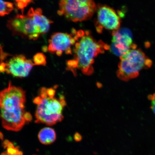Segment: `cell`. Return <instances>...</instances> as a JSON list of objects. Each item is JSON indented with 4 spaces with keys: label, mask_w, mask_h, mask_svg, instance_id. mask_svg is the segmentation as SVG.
Listing matches in <instances>:
<instances>
[{
    "label": "cell",
    "mask_w": 155,
    "mask_h": 155,
    "mask_svg": "<svg viewBox=\"0 0 155 155\" xmlns=\"http://www.w3.org/2000/svg\"><path fill=\"white\" fill-rule=\"evenodd\" d=\"M26 92L20 87H8L0 92V110L2 124L4 128L18 131L26 123L24 116Z\"/></svg>",
    "instance_id": "6da1fadb"
},
{
    "label": "cell",
    "mask_w": 155,
    "mask_h": 155,
    "mask_svg": "<svg viewBox=\"0 0 155 155\" xmlns=\"http://www.w3.org/2000/svg\"><path fill=\"white\" fill-rule=\"evenodd\" d=\"M80 31V35L73 48V59L67 62V69L81 70L84 75H92L94 72L93 64L94 58L105 50H110V46L102 40H97L89 31Z\"/></svg>",
    "instance_id": "7a4b0ae2"
},
{
    "label": "cell",
    "mask_w": 155,
    "mask_h": 155,
    "mask_svg": "<svg viewBox=\"0 0 155 155\" xmlns=\"http://www.w3.org/2000/svg\"><path fill=\"white\" fill-rule=\"evenodd\" d=\"M117 75L121 80L127 81L138 76L142 70L152 66V62L141 49H131L120 57Z\"/></svg>",
    "instance_id": "3957f363"
},
{
    "label": "cell",
    "mask_w": 155,
    "mask_h": 155,
    "mask_svg": "<svg viewBox=\"0 0 155 155\" xmlns=\"http://www.w3.org/2000/svg\"><path fill=\"white\" fill-rule=\"evenodd\" d=\"M94 0H60L58 14L74 22L90 19L97 11Z\"/></svg>",
    "instance_id": "277c9868"
},
{
    "label": "cell",
    "mask_w": 155,
    "mask_h": 155,
    "mask_svg": "<svg viewBox=\"0 0 155 155\" xmlns=\"http://www.w3.org/2000/svg\"><path fill=\"white\" fill-rule=\"evenodd\" d=\"M41 98V101L37 108L35 123L52 126L62 121V112L66 105L64 96L60 95L59 99L48 95Z\"/></svg>",
    "instance_id": "5b68a950"
},
{
    "label": "cell",
    "mask_w": 155,
    "mask_h": 155,
    "mask_svg": "<svg viewBox=\"0 0 155 155\" xmlns=\"http://www.w3.org/2000/svg\"><path fill=\"white\" fill-rule=\"evenodd\" d=\"M7 26L13 34L30 40H36L42 34L40 28L28 14L15 15L8 21Z\"/></svg>",
    "instance_id": "8992f818"
},
{
    "label": "cell",
    "mask_w": 155,
    "mask_h": 155,
    "mask_svg": "<svg viewBox=\"0 0 155 155\" xmlns=\"http://www.w3.org/2000/svg\"><path fill=\"white\" fill-rule=\"evenodd\" d=\"M5 53L2 48L0 50V61L4 63L5 72L13 77L18 78L27 77L30 73L34 64L23 55H11Z\"/></svg>",
    "instance_id": "52a82bcc"
},
{
    "label": "cell",
    "mask_w": 155,
    "mask_h": 155,
    "mask_svg": "<svg viewBox=\"0 0 155 155\" xmlns=\"http://www.w3.org/2000/svg\"><path fill=\"white\" fill-rule=\"evenodd\" d=\"M71 34L56 32L52 35L49 40L48 50L50 53L61 56L64 52L72 54L71 46L75 45L80 35V31L73 29Z\"/></svg>",
    "instance_id": "ba28073f"
},
{
    "label": "cell",
    "mask_w": 155,
    "mask_h": 155,
    "mask_svg": "<svg viewBox=\"0 0 155 155\" xmlns=\"http://www.w3.org/2000/svg\"><path fill=\"white\" fill-rule=\"evenodd\" d=\"M96 28L97 31L101 33L103 29L114 31L120 29L121 18L115 10L106 5L97 7Z\"/></svg>",
    "instance_id": "9c48e42d"
},
{
    "label": "cell",
    "mask_w": 155,
    "mask_h": 155,
    "mask_svg": "<svg viewBox=\"0 0 155 155\" xmlns=\"http://www.w3.org/2000/svg\"><path fill=\"white\" fill-rule=\"evenodd\" d=\"M112 46L110 49L116 55H125L130 50L137 48L133 43L132 35L127 29L118 30L112 32Z\"/></svg>",
    "instance_id": "30bf717a"
},
{
    "label": "cell",
    "mask_w": 155,
    "mask_h": 155,
    "mask_svg": "<svg viewBox=\"0 0 155 155\" xmlns=\"http://www.w3.org/2000/svg\"><path fill=\"white\" fill-rule=\"evenodd\" d=\"M28 14L32 17L40 28L41 34H45L48 32L52 21L42 14L41 9L37 8L34 10L32 8L29 10Z\"/></svg>",
    "instance_id": "8fae6325"
},
{
    "label": "cell",
    "mask_w": 155,
    "mask_h": 155,
    "mask_svg": "<svg viewBox=\"0 0 155 155\" xmlns=\"http://www.w3.org/2000/svg\"><path fill=\"white\" fill-rule=\"evenodd\" d=\"M40 142L42 144L49 145L55 141L57 138L55 130L50 127H45L40 130L38 134Z\"/></svg>",
    "instance_id": "7c38bea8"
},
{
    "label": "cell",
    "mask_w": 155,
    "mask_h": 155,
    "mask_svg": "<svg viewBox=\"0 0 155 155\" xmlns=\"http://www.w3.org/2000/svg\"><path fill=\"white\" fill-rule=\"evenodd\" d=\"M13 8V4L8 2L0 0V15L4 16L9 15L12 11Z\"/></svg>",
    "instance_id": "4fadbf2b"
},
{
    "label": "cell",
    "mask_w": 155,
    "mask_h": 155,
    "mask_svg": "<svg viewBox=\"0 0 155 155\" xmlns=\"http://www.w3.org/2000/svg\"><path fill=\"white\" fill-rule=\"evenodd\" d=\"M4 147L7 148V153L8 155H22V153L19 150L17 147L8 141H5L4 142Z\"/></svg>",
    "instance_id": "5bb4252c"
},
{
    "label": "cell",
    "mask_w": 155,
    "mask_h": 155,
    "mask_svg": "<svg viewBox=\"0 0 155 155\" xmlns=\"http://www.w3.org/2000/svg\"><path fill=\"white\" fill-rule=\"evenodd\" d=\"M33 62L35 65H46V57L43 54L38 53L35 55L33 58Z\"/></svg>",
    "instance_id": "9a60e30c"
},
{
    "label": "cell",
    "mask_w": 155,
    "mask_h": 155,
    "mask_svg": "<svg viewBox=\"0 0 155 155\" xmlns=\"http://www.w3.org/2000/svg\"><path fill=\"white\" fill-rule=\"evenodd\" d=\"M34 1L35 0H14L15 6L17 9H21L22 12L25 7Z\"/></svg>",
    "instance_id": "2e32d148"
},
{
    "label": "cell",
    "mask_w": 155,
    "mask_h": 155,
    "mask_svg": "<svg viewBox=\"0 0 155 155\" xmlns=\"http://www.w3.org/2000/svg\"><path fill=\"white\" fill-rule=\"evenodd\" d=\"M148 98L151 101V108L155 115V93L149 96Z\"/></svg>",
    "instance_id": "e0dca14e"
},
{
    "label": "cell",
    "mask_w": 155,
    "mask_h": 155,
    "mask_svg": "<svg viewBox=\"0 0 155 155\" xmlns=\"http://www.w3.org/2000/svg\"><path fill=\"white\" fill-rule=\"evenodd\" d=\"M47 94L48 97L50 98H54L55 93V89L50 88L47 89Z\"/></svg>",
    "instance_id": "ac0fdd59"
},
{
    "label": "cell",
    "mask_w": 155,
    "mask_h": 155,
    "mask_svg": "<svg viewBox=\"0 0 155 155\" xmlns=\"http://www.w3.org/2000/svg\"><path fill=\"white\" fill-rule=\"evenodd\" d=\"M24 117L26 122H29L32 120V116L28 112H26L25 113Z\"/></svg>",
    "instance_id": "d6986e66"
},
{
    "label": "cell",
    "mask_w": 155,
    "mask_h": 155,
    "mask_svg": "<svg viewBox=\"0 0 155 155\" xmlns=\"http://www.w3.org/2000/svg\"><path fill=\"white\" fill-rule=\"evenodd\" d=\"M82 137L78 133H76L74 135L75 140L77 141H80L82 140Z\"/></svg>",
    "instance_id": "ffe728a7"
},
{
    "label": "cell",
    "mask_w": 155,
    "mask_h": 155,
    "mask_svg": "<svg viewBox=\"0 0 155 155\" xmlns=\"http://www.w3.org/2000/svg\"><path fill=\"white\" fill-rule=\"evenodd\" d=\"M41 101V98L40 96L37 97L35 98L34 100V102L35 104H40Z\"/></svg>",
    "instance_id": "44dd1931"
},
{
    "label": "cell",
    "mask_w": 155,
    "mask_h": 155,
    "mask_svg": "<svg viewBox=\"0 0 155 155\" xmlns=\"http://www.w3.org/2000/svg\"><path fill=\"white\" fill-rule=\"evenodd\" d=\"M3 135L0 132V139H2L3 138Z\"/></svg>",
    "instance_id": "7402d4cb"
},
{
    "label": "cell",
    "mask_w": 155,
    "mask_h": 155,
    "mask_svg": "<svg viewBox=\"0 0 155 155\" xmlns=\"http://www.w3.org/2000/svg\"></svg>",
    "instance_id": "603a6c76"
}]
</instances>
